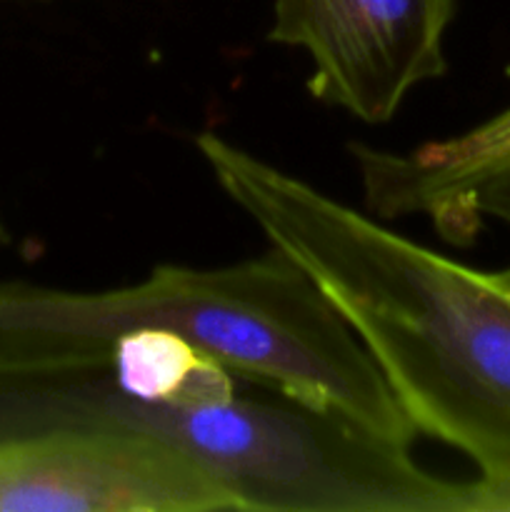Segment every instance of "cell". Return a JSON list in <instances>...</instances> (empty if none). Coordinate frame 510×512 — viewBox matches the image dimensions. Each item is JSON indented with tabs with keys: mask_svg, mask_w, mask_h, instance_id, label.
<instances>
[{
	"mask_svg": "<svg viewBox=\"0 0 510 512\" xmlns=\"http://www.w3.org/2000/svg\"><path fill=\"white\" fill-rule=\"evenodd\" d=\"M215 183L303 270L380 370L415 433L510 475V288L393 233L240 145L203 133Z\"/></svg>",
	"mask_w": 510,
	"mask_h": 512,
	"instance_id": "1",
	"label": "cell"
},
{
	"mask_svg": "<svg viewBox=\"0 0 510 512\" xmlns=\"http://www.w3.org/2000/svg\"><path fill=\"white\" fill-rule=\"evenodd\" d=\"M183 335L240 380L273 388L398 445L418 438L363 345L285 255L223 268L158 265L113 290L0 280V370L105 368L123 335Z\"/></svg>",
	"mask_w": 510,
	"mask_h": 512,
	"instance_id": "2",
	"label": "cell"
},
{
	"mask_svg": "<svg viewBox=\"0 0 510 512\" xmlns=\"http://www.w3.org/2000/svg\"><path fill=\"white\" fill-rule=\"evenodd\" d=\"M68 425L160 438L215 475L243 512H470V480L428 473L408 445L273 388L173 408L120 393L105 368L0 370V440Z\"/></svg>",
	"mask_w": 510,
	"mask_h": 512,
	"instance_id": "3",
	"label": "cell"
},
{
	"mask_svg": "<svg viewBox=\"0 0 510 512\" xmlns=\"http://www.w3.org/2000/svg\"><path fill=\"white\" fill-rule=\"evenodd\" d=\"M243 512L215 475L123 425L0 440V512Z\"/></svg>",
	"mask_w": 510,
	"mask_h": 512,
	"instance_id": "4",
	"label": "cell"
},
{
	"mask_svg": "<svg viewBox=\"0 0 510 512\" xmlns=\"http://www.w3.org/2000/svg\"><path fill=\"white\" fill-rule=\"evenodd\" d=\"M458 0H273L268 38L308 53L310 93L363 123H388L445 73Z\"/></svg>",
	"mask_w": 510,
	"mask_h": 512,
	"instance_id": "5",
	"label": "cell"
},
{
	"mask_svg": "<svg viewBox=\"0 0 510 512\" xmlns=\"http://www.w3.org/2000/svg\"><path fill=\"white\" fill-rule=\"evenodd\" d=\"M105 373L120 393L173 408L228 403L238 395L240 383L218 358L195 348L183 335L163 330L123 335L110 348Z\"/></svg>",
	"mask_w": 510,
	"mask_h": 512,
	"instance_id": "6",
	"label": "cell"
},
{
	"mask_svg": "<svg viewBox=\"0 0 510 512\" xmlns=\"http://www.w3.org/2000/svg\"><path fill=\"white\" fill-rule=\"evenodd\" d=\"M470 512H510V475L470 480Z\"/></svg>",
	"mask_w": 510,
	"mask_h": 512,
	"instance_id": "7",
	"label": "cell"
},
{
	"mask_svg": "<svg viewBox=\"0 0 510 512\" xmlns=\"http://www.w3.org/2000/svg\"><path fill=\"white\" fill-rule=\"evenodd\" d=\"M480 215H495V218L505 220L510 225V178L493 183L490 188H485L478 198L470 205V220H473V228L478 223ZM500 280L510 288V268L498 270Z\"/></svg>",
	"mask_w": 510,
	"mask_h": 512,
	"instance_id": "8",
	"label": "cell"
}]
</instances>
